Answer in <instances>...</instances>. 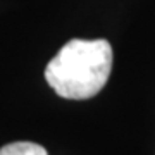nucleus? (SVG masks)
<instances>
[{"instance_id":"obj_1","label":"nucleus","mask_w":155,"mask_h":155,"mask_svg":"<svg viewBox=\"0 0 155 155\" xmlns=\"http://www.w3.org/2000/svg\"><path fill=\"white\" fill-rule=\"evenodd\" d=\"M112 71L107 40H69L45 67V79L59 97L86 100L98 95Z\"/></svg>"},{"instance_id":"obj_2","label":"nucleus","mask_w":155,"mask_h":155,"mask_svg":"<svg viewBox=\"0 0 155 155\" xmlns=\"http://www.w3.org/2000/svg\"><path fill=\"white\" fill-rule=\"evenodd\" d=\"M0 155H48L47 150L33 141H14L4 145L0 148Z\"/></svg>"}]
</instances>
